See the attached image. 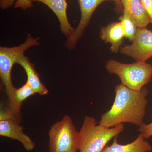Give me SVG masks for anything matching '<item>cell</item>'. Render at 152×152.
<instances>
[{
  "label": "cell",
  "instance_id": "6da1fadb",
  "mask_svg": "<svg viewBox=\"0 0 152 152\" xmlns=\"http://www.w3.org/2000/svg\"><path fill=\"white\" fill-rule=\"evenodd\" d=\"M115 91L113 104L101 116L99 124L111 128L129 123L140 127L146 114L148 90L145 87L140 91L133 90L121 83L116 86Z\"/></svg>",
  "mask_w": 152,
  "mask_h": 152
},
{
  "label": "cell",
  "instance_id": "7a4b0ae2",
  "mask_svg": "<svg viewBox=\"0 0 152 152\" xmlns=\"http://www.w3.org/2000/svg\"><path fill=\"white\" fill-rule=\"evenodd\" d=\"M39 38H34L28 35L24 42L18 46L0 48V77L9 99L10 109L13 113L18 121H21L20 108L17 104L14 98L15 88L12 80L13 66L16 64L18 58L31 47L39 45Z\"/></svg>",
  "mask_w": 152,
  "mask_h": 152
},
{
  "label": "cell",
  "instance_id": "3957f363",
  "mask_svg": "<svg viewBox=\"0 0 152 152\" xmlns=\"http://www.w3.org/2000/svg\"><path fill=\"white\" fill-rule=\"evenodd\" d=\"M97 124L94 117H85L79 132V152H102L107 143L124 130L123 124L111 128Z\"/></svg>",
  "mask_w": 152,
  "mask_h": 152
},
{
  "label": "cell",
  "instance_id": "277c9868",
  "mask_svg": "<svg viewBox=\"0 0 152 152\" xmlns=\"http://www.w3.org/2000/svg\"><path fill=\"white\" fill-rule=\"evenodd\" d=\"M106 70L118 76L122 84L129 88L140 91L152 77V65L144 62L124 64L114 59L106 61Z\"/></svg>",
  "mask_w": 152,
  "mask_h": 152
},
{
  "label": "cell",
  "instance_id": "5b68a950",
  "mask_svg": "<svg viewBox=\"0 0 152 152\" xmlns=\"http://www.w3.org/2000/svg\"><path fill=\"white\" fill-rule=\"evenodd\" d=\"M49 152H76L79 132L69 116L65 115L52 125L49 131Z\"/></svg>",
  "mask_w": 152,
  "mask_h": 152
},
{
  "label": "cell",
  "instance_id": "8992f818",
  "mask_svg": "<svg viewBox=\"0 0 152 152\" xmlns=\"http://www.w3.org/2000/svg\"><path fill=\"white\" fill-rule=\"evenodd\" d=\"M132 44L121 47V54L136 61L146 62L152 57V31L147 28H138Z\"/></svg>",
  "mask_w": 152,
  "mask_h": 152
},
{
  "label": "cell",
  "instance_id": "52a82bcc",
  "mask_svg": "<svg viewBox=\"0 0 152 152\" xmlns=\"http://www.w3.org/2000/svg\"><path fill=\"white\" fill-rule=\"evenodd\" d=\"M19 124L15 120L0 121V135L17 140L21 143L25 150L32 151L35 148V143L25 134L23 127Z\"/></svg>",
  "mask_w": 152,
  "mask_h": 152
},
{
  "label": "cell",
  "instance_id": "ba28073f",
  "mask_svg": "<svg viewBox=\"0 0 152 152\" xmlns=\"http://www.w3.org/2000/svg\"><path fill=\"white\" fill-rule=\"evenodd\" d=\"M32 2H39L45 4L56 16L60 23V28L63 34L69 38L75 28L69 21L67 15V3L66 0H31Z\"/></svg>",
  "mask_w": 152,
  "mask_h": 152
},
{
  "label": "cell",
  "instance_id": "9c48e42d",
  "mask_svg": "<svg viewBox=\"0 0 152 152\" xmlns=\"http://www.w3.org/2000/svg\"><path fill=\"white\" fill-rule=\"evenodd\" d=\"M99 37L105 43L111 44L110 50L116 53L120 51L125 37L124 32L121 22H113L101 28Z\"/></svg>",
  "mask_w": 152,
  "mask_h": 152
},
{
  "label": "cell",
  "instance_id": "30bf717a",
  "mask_svg": "<svg viewBox=\"0 0 152 152\" xmlns=\"http://www.w3.org/2000/svg\"><path fill=\"white\" fill-rule=\"evenodd\" d=\"M81 12V18L78 25L75 29L77 35L83 36L86 28L89 24L95 11L100 5L112 0H77Z\"/></svg>",
  "mask_w": 152,
  "mask_h": 152
},
{
  "label": "cell",
  "instance_id": "8fae6325",
  "mask_svg": "<svg viewBox=\"0 0 152 152\" xmlns=\"http://www.w3.org/2000/svg\"><path fill=\"white\" fill-rule=\"evenodd\" d=\"M16 64L23 68L27 76V81L36 94L45 95L48 93V90L41 82L39 75L36 70L34 65L30 61L27 57L24 54L21 55L17 59Z\"/></svg>",
  "mask_w": 152,
  "mask_h": 152
},
{
  "label": "cell",
  "instance_id": "7c38bea8",
  "mask_svg": "<svg viewBox=\"0 0 152 152\" xmlns=\"http://www.w3.org/2000/svg\"><path fill=\"white\" fill-rule=\"evenodd\" d=\"M152 147L141 134L134 141L126 145H121L118 142L117 137L114 138L110 146L106 145L102 152H149Z\"/></svg>",
  "mask_w": 152,
  "mask_h": 152
},
{
  "label": "cell",
  "instance_id": "4fadbf2b",
  "mask_svg": "<svg viewBox=\"0 0 152 152\" xmlns=\"http://www.w3.org/2000/svg\"><path fill=\"white\" fill-rule=\"evenodd\" d=\"M124 10L129 14L138 28H147L149 17L140 0H120Z\"/></svg>",
  "mask_w": 152,
  "mask_h": 152
},
{
  "label": "cell",
  "instance_id": "5bb4252c",
  "mask_svg": "<svg viewBox=\"0 0 152 152\" xmlns=\"http://www.w3.org/2000/svg\"><path fill=\"white\" fill-rule=\"evenodd\" d=\"M119 20L122 25L125 37L128 39L129 41L132 42L138 29L135 22L125 10H124Z\"/></svg>",
  "mask_w": 152,
  "mask_h": 152
},
{
  "label": "cell",
  "instance_id": "9a60e30c",
  "mask_svg": "<svg viewBox=\"0 0 152 152\" xmlns=\"http://www.w3.org/2000/svg\"><path fill=\"white\" fill-rule=\"evenodd\" d=\"M36 94L27 81L23 86L19 88L15 89L14 98L17 104L19 107H21L22 103L26 99Z\"/></svg>",
  "mask_w": 152,
  "mask_h": 152
},
{
  "label": "cell",
  "instance_id": "2e32d148",
  "mask_svg": "<svg viewBox=\"0 0 152 152\" xmlns=\"http://www.w3.org/2000/svg\"><path fill=\"white\" fill-rule=\"evenodd\" d=\"M145 139L148 138L152 136V122L149 124H142L138 130Z\"/></svg>",
  "mask_w": 152,
  "mask_h": 152
},
{
  "label": "cell",
  "instance_id": "e0dca14e",
  "mask_svg": "<svg viewBox=\"0 0 152 152\" xmlns=\"http://www.w3.org/2000/svg\"><path fill=\"white\" fill-rule=\"evenodd\" d=\"M33 6V2L31 0H17L14 5V7L26 10Z\"/></svg>",
  "mask_w": 152,
  "mask_h": 152
},
{
  "label": "cell",
  "instance_id": "ac0fdd59",
  "mask_svg": "<svg viewBox=\"0 0 152 152\" xmlns=\"http://www.w3.org/2000/svg\"><path fill=\"white\" fill-rule=\"evenodd\" d=\"M140 1L149 17L151 23L152 24V0H140Z\"/></svg>",
  "mask_w": 152,
  "mask_h": 152
},
{
  "label": "cell",
  "instance_id": "d6986e66",
  "mask_svg": "<svg viewBox=\"0 0 152 152\" xmlns=\"http://www.w3.org/2000/svg\"><path fill=\"white\" fill-rule=\"evenodd\" d=\"M17 0H0V7L2 10H7L15 5Z\"/></svg>",
  "mask_w": 152,
  "mask_h": 152
},
{
  "label": "cell",
  "instance_id": "ffe728a7",
  "mask_svg": "<svg viewBox=\"0 0 152 152\" xmlns=\"http://www.w3.org/2000/svg\"><path fill=\"white\" fill-rule=\"evenodd\" d=\"M112 1L115 4V12L118 14H122L124 9L120 0H112Z\"/></svg>",
  "mask_w": 152,
  "mask_h": 152
}]
</instances>
